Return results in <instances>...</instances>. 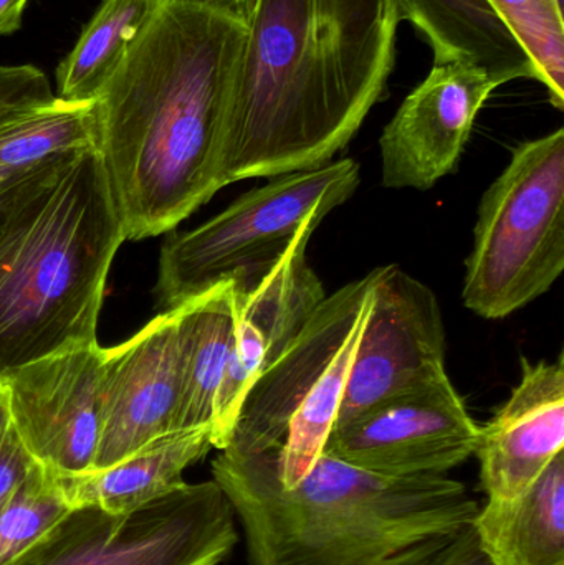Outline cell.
<instances>
[{"label": "cell", "instance_id": "1", "mask_svg": "<svg viewBox=\"0 0 564 565\" xmlns=\"http://www.w3.org/2000/svg\"><path fill=\"white\" fill-rule=\"evenodd\" d=\"M396 0H254L219 158L222 188L333 161L386 92Z\"/></svg>", "mask_w": 564, "mask_h": 565}, {"label": "cell", "instance_id": "2", "mask_svg": "<svg viewBox=\"0 0 564 565\" xmlns=\"http://www.w3.org/2000/svg\"><path fill=\"white\" fill-rule=\"evenodd\" d=\"M245 22L162 2L96 96V151L126 241L174 231L222 189V138Z\"/></svg>", "mask_w": 564, "mask_h": 565}, {"label": "cell", "instance_id": "3", "mask_svg": "<svg viewBox=\"0 0 564 565\" xmlns=\"http://www.w3.org/2000/svg\"><path fill=\"white\" fill-rule=\"evenodd\" d=\"M212 475L251 565H429L479 513L446 475L384 477L324 451L291 488L278 475V447L221 450Z\"/></svg>", "mask_w": 564, "mask_h": 565}, {"label": "cell", "instance_id": "4", "mask_svg": "<svg viewBox=\"0 0 564 565\" xmlns=\"http://www.w3.org/2000/svg\"><path fill=\"white\" fill-rule=\"evenodd\" d=\"M125 241L102 158L88 149L0 241V377L98 342L106 280Z\"/></svg>", "mask_w": 564, "mask_h": 565}, {"label": "cell", "instance_id": "5", "mask_svg": "<svg viewBox=\"0 0 564 565\" xmlns=\"http://www.w3.org/2000/svg\"><path fill=\"white\" fill-rule=\"evenodd\" d=\"M377 275L374 268L324 296L300 334L248 388L222 450L264 454L278 447L284 487L304 480L337 422Z\"/></svg>", "mask_w": 564, "mask_h": 565}, {"label": "cell", "instance_id": "6", "mask_svg": "<svg viewBox=\"0 0 564 565\" xmlns=\"http://www.w3.org/2000/svg\"><path fill=\"white\" fill-rule=\"evenodd\" d=\"M354 159L268 179L194 231L161 248L156 296L166 311L222 281L254 288L278 264L301 228L320 225L360 188Z\"/></svg>", "mask_w": 564, "mask_h": 565}, {"label": "cell", "instance_id": "7", "mask_svg": "<svg viewBox=\"0 0 564 565\" xmlns=\"http://www.w3.org/2000/svg\"><path fill=\"white\" fill-rule=\"evenodd\" d=\"M564 270V129L513 149L479 205L464 305L503 319L552 289Z\"/></svg>", "mask_w": 564, "mask_h": 565}, {"label": "cell", "instance_id": "8", "mask_svg": "<svg viewBox=\"0 0 564 565\" xmlns=\"http://www.w3.org/2000/svg\"><path fill=\"white\" fill-rule=\"evenodd\" d=\"M234 516L214 480L128 513L70 508L9 565H219L237 543Z\"/></svg>", "mask_w": 564, "mask_h": 565}, {"label": "cell", "instance_id": "9", "mask_svg": "<svg viewBox=\"0 0 564 565\" xmlns=\"http://www.w3.org/2000/svg\"><path fill=\"white\" fill-rule=\"evenodd\" d=\"M479 434L446 371L334 427L323 451L384 477H437L476 455Z\"/></svg>", "mask_w": 564, "mask_h": 565}, {"label": "cell", "instance_id": "10", "mask_svg": "<svg viewBox=\"0 0 564 565\" xmlns=\"http://www.w3.org/2000/svg\"><path fill=\"white\" fill-rule=\"evenodd\" d=\"M446 345L433 289L397 265L380 267L334 427L446 372Z\"/></svg>", "mask_w": 564, "mask_h": 565}, {"label": "cell", "instance_id": "11", "mask_svg": "<svg viewBox=\"0 0 564 565\" xmlns=\"http://www.w3.org/2000/svg\"><path fill=\"white\" fill-rule=\"evenodd\" d=\"M105 348L75 345L3 375L10 427L55 477L93 470L102 438Z\"/></svg>", "mask_w": 564, "mask_h": 565}, {"label": "cell", "instance_id": "12", "mask_svg": "<svg viewBox=\"0 0 564 565\" xmlns=\"http://www.w3.org/2000/svg\"><path fill=\"white\" fill-rule=\"evenodd\" d=\"M499 86L496 76L472 63L434 65L381 135L384 188L424 192L453 174L480 109Z\"/></svg>", "mask_w": 564, "mask_h": 565}, {"label": "cell", "instance_id": "13", "mask_svg": "<svg viewBox=\"0 0 564 565\" xmlns=\"http://www.w3.org/2000/svg\"><path fill=\"white\" fill-rule=\"evenodd\" d=\"M318 224L298 232L284 257L254 288L238 289L237 326L231 358L215 398L212 444L227 445L238 408L255 379L291 344L323 301V282L307 260Z\"/></svg>", "mask_w": 564, "mask_h": 565}, {"label": "cell", "instance_id": "14", "mask_svg": "<svg viewBox=\"0 0 564 565\" xmlns=\"http://www.w3.org/2000/svg\"><path fill=\"white\" fill-rule=\"evenodd\" d=\"M179 359L174 311L162 312L115 348H105L102 438L93 470L111 467L178 428Z\"/></svg>", "mask_w": 564, "mask_h": 565}, {"label": "cell", "instance_id": "15", "mask_svg": "<svg viewBox=\"0 0 564 565\" xmlns=\"http://www.w3.org/2000/svg\"><path fill=\"white\" fill-rule=\"evenodd\" d=\"M509 401L480 427L476 455L489 500H513L563 454L564 359L530 362Z\"/></svg>", "mask_w": 564, "mask_h": 565}, {"label": "cell", "instance_id": "16", "mask_svg": "<svg viewBox=\"0 0 564 565\" xmlns=\"http://www.w3.org/2000/svg\"><path fill=\"white\" fill-rule=\"evenodd\" d=\"M238 289L222 281L172 308L179 359V430L211 428L215 398L231 358Z\"/></svg>", "mask_w": 564, "mask_h": 565}, {"label": "cell", "instance_id": "17", "mask_svg": "<svg viewBox=\"0 0 564 565\" xmlns=\"http://www.w3.org/2000/svg\"><path fill=\"white\" fill-rule=\"evenodd\" d=\"M212 448L211 428L172 431L111 467L56 480L70 508L98 507L109 513H128L181 488L184 471Z\"/></svg>", "mask_w": 564, "mask_h": 565}, {"label": "cell", "instance_id": "18", "mask_svg": "<svg viewBox=\"0 0 564 565\" xmlns=\"http://www.w3.org/2000/svg\"><path fill=\"white\" fill-rule=\"evenodd\" d=\"M406 19L434 52V65L472 63L502 85L536 79L525 50L486 0H396Z\"/></svg>", "mask_w": 564, "mask_h": 565}, {"label": "cell", "instance_id": "19", "mask_svg": "<svg viewBox=\"0 0 564 565\" xmlns=\"http://www.w3.org/2000/svg\"><path fill=\"white\" fill-rule=\"evenodd\" d=\"M493 565H564V454L513 500H489L472 523Z\"/></svg>", "mask_w": 564, "mask_h": 565}, {"label": "cell", "instance_id": "20", "mask_svg": "<svg viewBox=\"0 0 564 565\" xmlns=\"http://www.w3.org/2000/svg\"><path fill=\"white\" fill-rule=\"evenodd\" d=\"M161 6L162 0H103L56 68V98L95 102Z\"/></svg>", "mask_w": 564, "mask_h": 565}, {"label": "cell", "instance_id": "21", "mask_svg": "<svg viewBox=\"0 0 564 565\" xmlns=\"http://www.w3.org/2000/svg\"><path fill=\"white\" fill-rule=\"evenodd\" d=\"M88 149H96L93 102H66L55 96L0 126V181L32 174Z\"/></svg>", "mask_w": 564, "mask_h": 565}, {"label": "cell", "instance_id": "22", "mask_svg": "<svg viewBox=\"0 0 564 565\" xmlns=\"http://www.w3.org/2000/svg\"><path fill=\"white\" fill-rule=\"evenodd\" d=\"M535 68L555 108H564V0H486Z\"/></svg>", "mask_w": 564, "mask_h": 565}, {"label": "cell", "instance_id": "23", "mask_svg": "<svg viewBox=\"0 0 564 565\" xmlns=\"http://www.w3.org/2000/svg\"><path fill=\"white\" fill-rule=\"evenodd\" d=\"M68 510L55 475L35 465L25 480L0 501V565L13 563Z\"/></svg>", "mask_w": 564, "mask_h": 565}, {"label": "cell", "instance_id": "24", "mask_svg": "<svg viewBox=\"0 0 564 565\" xmlns=\"http://www.w3.org/2000/svg\"><path fill=\"white\" fill-rule=\"evenodd\" d=\"M55 98L50 79L33 65H0V126Z\"/></svg>", "mask_w": 564, "mask_h": 565}, {"label": "cell", "instance_id": "25", "mask_svg": "<svg viewBox=\"0 0 564 565\" xmlns=\"http://www.w3.org/2000/svg\"><path fill=\"white\" fill-rule=\"evenodd\" d=\"M76 156L56 162V164L46 166L32 174L10 179V181H0V241L6 237L7 232L10 231L13 222L22 215V212L52 184L58 172Z\"/></svg>", "mask_w": 564, "mask_h": 565}, {"label": "cell", "instance_id": "26", "mask_svg": "<svg viewBox=\"0 0 564 565\" xmlns=\"http://www.w3.org/2000/svg\"><path fill=\"white\" fill-rule=\"evenodd\" d=\"M35 465L12 427L0 435V501L25 480Z\"/></svg>", "mask_w": 564, "mask_h": 565}, {"label": "cell", "instance_id": "27", "mask_svg": "<svg viewBox=\"0 0 564 565\" xmlns=\"http://www.w3.org/2000/svg\"><path fill=\"white\" fill-rule=\"evenodd\" d=\"M429 565H493L477 541L472 524L456 534L449 546Z\"/></svg>", "mask_w": 564, "mask_h": 565}, {"label": "cell", "instance_id": "28", "mask_svg": "<svg viewBox=\"0 0 564 565\" xmlns=\"http://www.w3.org/2000/svg\"><path fill=\"white\" fill-rule=\"evenodd\" d=\"M29 0H0V36L12 35L22 26Z\"/></svg>", "mask_w": 564, "mask_h": 565}, {"label": "cell", "instance_id": "29", "mask_svg": "<svg viewBox=\"0 0 564 565\" xmlns=\"http://www.w3.org/2000/svg\"><path fill=\"white\" fill-rule=\"evenodd\" d=\"M162 2H191L201 3V6L215 7V9L225 10V12L238 17V19H242L245 22L248 12H251V7L252 3H254V0H162Z\"/></svg>", "mask_w": 564, "mask_h": 565}, {"label": "cell", "instance_id": "30", "mask_svg": "<svg viewBox=\"0 0 564 565\" xmlns=\"http://www.w3.org/2000/svg\"><path fill=\"white\" fill-rule=\"evenodd\" d=\"M10 428L9 405H7V388L3 377H0V435Z\"/></svg>", "mask_w": 564, "mask_h": 565}]
</instances>
